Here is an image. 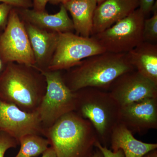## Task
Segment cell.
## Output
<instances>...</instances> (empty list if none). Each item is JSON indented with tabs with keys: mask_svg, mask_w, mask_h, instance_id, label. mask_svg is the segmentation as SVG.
Listing matches in <instances>:
<instances>
[{
	"mask_svg": "<svg viewBox=\"0 0 157 157\" xmlns=\"http://www.w3.org/2000/svg\"><path fill=\"white\" fill-rule=\"evenodd\" d=\"M119 122L133 133L142 135L157 129V98L121 107Z\"/></svg>",
	"mask_w": 157,
	"mask_h": 157,
	"instance_id": "8fae6325",
	"label": "cell"
},
{
	"mask_svg": "<svg viewBox=\"0 0 157 157\" xmlns=\"http://www.w3.org/2000/svg\"><path fill=\"white\" fill-rule=\"evenodd\" d=\"M142 157H157V149L149 152Z\"/></svg>",
	"mask_w": 157,
	"mask_h": 157,
	"instance_id": "83f0119b",
	"label": "cell"
},
{
	"mask_svg": "<svg viewBox=\"0 0 157 157\" xmlns=\"http://www.w3.org/2000/svg\"><path fill=\"white\" fill-rule=\"evenodd\" d=\"M0 2L9 4L16 8L31 9L33 8V0H0Z\"/></svg>",
	"mask_w": 157,
	"mask_h": 157,
	"instance_id": "7402d4cb",
	"label": "cell"
},
{
	"mask_svg": "<svg viewBox=\"0 0 157 157\" xmlns=\"http://www.w3.org/2000/svg\"><path fill=\"white\" fill-rule=\"evenodd\" d=\"M43 136L57 157H90L99 141L91 123L75 111L63 116L44 129Z\"/></svg>",
	"mask_w": 157,
	"mask_h": 157,
	"instance_id": "7a4b0ae2",
	"label": "cell"
},
{
	"mask_svg": "<svg viewBox=\"0 0 157 157\" xmlns=\"http://www.w3.org/2000/svg\"><path fill=\"white\" fill-rule=\"evenodd\" d=\"M145 19V15L138 8L110 27L91 37L106 52L126 53L143 42Z\"/></svg>",
	"mask_w": 157,
	"mask_h": 157,
	"instance_id": "8992f818",
	"label": "cell"
},
{
	"mask_svg": "<svg viewBox=\"0 0 157 157\" xmlns=\"http://www.w3.org/2000/svg\"><path fill=\"white\" fill-rule=\"evenodd\" d=\"M70 1L71 0H49L48 3L52 5H58L59 4L63 5Z\"/></svg>",
	"mask_w": 157,
	"mask_h": 157,
	"instance_id": "4316f807",
	"label": "cell"
},
{
	"mask_svg": "<svg viewBox=\"0 0 157 157\" xmlns=\"http://www.w3.org/2000/svg\"><path fill=\"white\" fill-rule=\"evenodd\" d=\"M1 31H2V29H0V35H1V33H2ZM6 66V64L4 63V62H3L2 60V59L0 57V75L2 73L3 71L5 70Z\"/></svg>",
	"mask_w": 157,
	"mask_h": 157,
	"instance_id": "f546056e",
	"label": "cell"
},
{
	"mask_svg": "<svg viewBox=\"0 0 157 157\" xmlns=\"http://www.w3.org/2000/svg\"><path fill=\"white\" fill-rule=\"evenodd\" d=\"M72 17L74 30L81 36L89 38L92 32L96 0H71L63 4Z\"/></svg>",
	"mask_w": 157,
	"mask_h": 157,
	"instance_id": "e0dca14e",
	"label": "cell"
},
{
	"mask_svg": "<svg viewBox=\"0 0 157 157\" xmlns=\"http://www.w3.org/2000/svg\"><path fill=\"white\" fill-rule=\"evenodd\" d=\"M48 2L49 0H33V9L38 11H45Z\"/></svg>",
	"mask_w": 157,
	"mask_h": 157,
	"instance_id": "d4e9b609",
	"label": "cell"
},
{
	"mask_svg": "<svg viewBox=\"0 0 157 157\" xmlns=\"http://www.w3.org/2000/svg\"><path fill=\"white\" fill-rule=\"evenodd\" d=\"M155 0H139V9L143 12L145 16L152 11Z\"/></svg>",
	"mask_w": 157,
	"mask_h": 157,
	"instance_id": "cb8c5ba5",
	"label": "cell"
},
{
	"mask_svg": "<svg viewBox=\"0 0 157 157\" xmlns=\"http://www.w3.org/2000/svg\"><path fill=\"white\" fill-rule=\"evenodd\" d=\"M96 148V149L94 151L92 155L90 157H104V155H103L101 151L97 147Z\"/></svg>",
	"mask_w": 157,
	"mask_h": 157,
	"instance_id": "f1b7e54d",
	"label": "cell"
},
{
	"mask_svg": "<svg viewBox=\"0 0 157 157\" xmlns=\"http://www.w3.org/2000/svg\"><path fill=\"white\" fill-rule=\"evenodd\" d=\"M14 8L6 3L0 4V29L6 27L10 12Z\"/></svg>",
	"mask_w": 157,
	"mask_h": 157,
	"instance_id": "44dd1931",
	"label": "cell"
},
{
	"mask_svg": "<svg viewBox=\"0 0 157 157\" xmlns=\"http://www.w3.org/2000/svg\"><path fill=\"white\" fill-rule=\"evenodd\" d=\"M24 22L35 57L33 67L39 71L47 70L56 48L59 33Z\"/></svg>",
	"mask_w": 157,
	"mask_h": 157,
	"instance_id": "4fadbf2b",
	"label": "cell"
},
{
	"mask_svg": "<svg viewBox=\"0 0 157 157\" xmlns=\"http://www.w3.org/2000/svg\"><path fill=\"white\" fill-rule=\"evenodd\" d=\"M139 6V0H104L98 4L93 17L91 36L110 27Z\"/></svg>",
	"mask_w": 157,
	"mask_h": 157,
	"instance_id": "7c38bea8",
	"label": "cell"
},
{
	"mask_svg": "<svg viewBox=\"0 0 157 157\" xmlns=\"http://www.w3.org/2000/svg\"><path fill=\"white\" fill-rule=\"evenodd\" d=\"M109 146L113 151L122 150L125 157H142L157 149V144L145 143L136 139L132 132L120 122L111 133Z\"/></svg>",
	"mask_w": 157,
	"mask_h": 157,
	"instance_id": "9a60e30c",
	"label": "cell"
},
{
	"mask_svg": "<svg viewBox=\"0 0 157 157\" xmlns=\"http://www.w3.org/2000/svg\"><path fill=\"white\" fill-rule=\"evenodd\" d=\"M108 91L121 107L157 98V84L134 70L117 78Z\"/></svg>",
	"mask_w": 157,
	"mask_h": 157,
	"instance_id": "9c48e42d",
	"label": "cell"
},
{
	"mask_svg": "<svg viewBox=\"0 0 157 157\" xmlns=\"http://www.w3.org/2000/svg\"><path fill=\"white\" fill-rule=\"evenodd\" d=\"M20 149L15 157H35L42 154L49 147V141L36 134L25 135L19 140Z\"/></svg>",
	"mask_w": 157,
	"mask_h": 157,
	"instance_id": "ac0fdd59",
	"label": "cell"
},
{
	"mask_svg": "<svg viewBox=\"0 0 157 157\" xmlns=\"http://www.w3.org/2000/svg\"><path fill=\"white\" fill-rule=\"evenodd\" d=\"M19 144L18 141L9 134L0 132V157H5L8 150L15 148Z\"/></svg>",
	"mask_w": 157,
	"mask_h": 157,
	"instance_id": "ffe728a7",
	"label": "cell"
},
{
	"mask_svg": "<svg viewBox=\"0 0 157 157\" xmlns=\"http://www.w3.org/2000/svg\"><path fill=\"white\" fill-rule=\"evenodd\" d=\"M126 54L135 70L157 84V44L143 42Z\"/></svg>",
	"mask_w": 157,
	"mask_h": 157,
	"instance_id": "2e32d148",
	"label": "cell"
},
{
	"mask_svg": "<svg viewBox=\"0 0 157 157\" xmlns=\"http://www.w3.org/2000/svg\"><path fill=\"white\" fill-rule=\"evenodd\" d=\"M41 157H57L53 148L50 146L43 154Z\"/></svg>",
	"mask_w": 157,
	"mask_h": 157,
	"instance_id": "484cf974",
	"label": "cell"
},
{
	"mask_svg": "<svg viewBox=\"0 0 157 157\" xmlns=\"http://www.w3.org/2000/svg\"><path fill=\"white\" fill-rule=\"evenodd\" d=\"M105 52L93 37L86 38L72 32L59 33L56 48L47 70H67L85 59Z\"/></svg>",
	"mask_w": 157,
	"mask_h": 157,
	"instance_id": "ba28073f",
	"label": "cell"
},
{
	"mask_svg": "<svg viewBox=\"0 0 157 157\" xmlns=\"http://www.w3.org/2000/svg\"><path fill=\"white\" fill-rule=\"evenodd\" d=\"M152 11V16L145 19L144 23L143 42L156 44L157 41V3L154 5Z\"/></svg>",
	"mask_w": 157,
	"mask_h": 157,
	"instance_id": "d6986e66",
	"label": "cell"
},
{
	"mask_svg": "<svg viewBox=\"0 0 157 157\" xmlns=\"http://www.w3.org/2000/svg\"><path fill=\"white\" fill-rule=\"evenodd\" d=\"M95 147L101 151L104 157H125L123 151L121 150H119L117 151H113L108 147L101 145L99 141L96 143Z\"/></svg>",
	"mask_w": 157,
	"mask_h": 157,
	"instance_id": "603a6c76",
	"label": "cell"
},
{
	"mask_svg": "<svg viewBox=\"0 0 157 157\" xmlns=\"http://www.w3.org/2000/svg\"><path fill=\"white\" fill-rule=\"evenodd\" d=\"M96 1H97L98 5V4H100V3L102 2L104 0H96Z\"/></svg>",
	"mask_w": 157,
	"mask_h": 157,
	"instance_id": "4dcf8cb0",
	"label": "cell"
},
{
	"mask_svg": "<svg viewBox=\"0 0 157 157\" xmlns=\"http://www.w3.org/2000/svg\"><path fill=\"white\" fill-rule=\"evenodd\" d=\"M0 57L6 64L14 63L31 67L35 64L24 22L15 8L11 10L4 32L0 35Z\"/></svg>",
	"mask_w": 157,
	"mask_h": 157,
	"instance_id": "52a82bcc",
	"label": "cell"
},
{
	"mask_svg": "<svg viewBox=\"0 0 157 157\" xmlns=\"http://www.w3.org/2000/svg\"><path fill=\"white\" fill-rule=\"evenodd\" d=\"M16 9L23 21L42 29L59 33H73L74 31L72 20L63 5H61L59 11L55 14H49L46 11H36L33 9Z\"/></svg>",
	"mask_w": 157,
	"mask_h": 157,
	"instance_id": "5bb4252c",
	"label": "cell"
},
{
	"mask_svg": "<svg viewBox=\"0 0 157 157\" xmlns=\"http://www.w3.org/2000/svg\"><path fill=\"white\" fill-rule=\"evenodd\" d=\"M45 77L46 91L36 112L44 129L63 116L75 111L76 95L65 83L61 71H40Z\"/></svg>",
	"mask_w": 157,
	"mask_h": 157,
	"instance_id": "5b68a950",
	"label": "cell"
},
{
	"mask_svg": "<svg viewBox=\"0 0 157 157\" xmlns=\"http://www.w3.org/2000/svg\"><path fill=\"white\" fill-rule=\"evenodd\" d=\"M75 92V112L89 121L99 142L108 148L111 133L119 123L121 106L108 91L88 87Z\"/></svg>",
	"mask_w": 157,
	"mask_h": 157,
	"instance_id": "277c9868",
	"label": "cell"
},
{
	"mask_svg": "<svg viewBox=\"0 0 157 157\" xmlns=\"http://www.w3.org/2000/svg\"><path fill=\"white\" fill-rule=\"evenodd\" d=\"M0 132L11 135L19 142L29 134L43 136L44 129L37 112L28 113L0 99Z\"/></svg>",
	"mask_w": 157,
	"mask_h": 157,
	"instance_id": "30bf717a",
	"label": "cell"
},
{
	"mask_svg": "<svg viewBox=\"0 0 157 157\" xmlns=\"http://www.w3.org/2000/svg\"><path fill=\"white\" fill-rule=\"evenodd\" d=\"M134 70L126 53L105 52L85 59L67 70L63 77L73 92L88 87L108 91L117 78Z\"/></svg>",
	"mask_w": 157,
	"mask_h": 157,
	"instance_id": "6da1fadb",
	"label": "cell"
},
{
	"mask_svg": "<svg viewBox=\"0 0 157 157\" xmlns=\"http://www.w3.org/2000/svg\"><path fill=\"white\" fill-rule=\"evenodd\" d=\"M46 89L45 77L33 67L9 63L0 75V99L25 112H36Z\"/></svg>",
	"mask_w": 157,
	"mask_h": 157,
	"instance_id": "3957f363",
	"label": "cell"
}]
</instances>
